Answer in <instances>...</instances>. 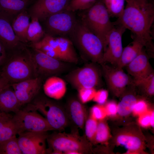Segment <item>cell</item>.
Here are the masks:
<instances>
[{
  "label": "cell",
  "mask_w": 154,
  "mask_h": 154,
  "mask_svg": "<svg viewBox=\"0 0 154 154\" xmlns=\"http://www.w3.org/2000/svg\"><path fill=\"white\" fill-rule=\"evenodd\" d=\"M133 83L135 86L139 87L147 96H151L154 95V72L144 78L137 80H133Z\"/></svg>",
  "instance_id": "d6a6232c"
},
{
  "label": "cell",
  "mask_w": 154,
  "mask_h": 154,
  "mask_svg": "<svg viewBox=\"0 0 154 154\" xmlns=\"http://www.w3.org/2000/svg\"><path fill=\"white\" fill-rule=\"evenodd\" d=\"M111 17L118 18L125 9V0H103Z\"/></svg>",
  "instance_id": "4dcf8cb0"
},
{
  "label": "cell",
  "mask_w": 154,
  "mask_h": 154,
  "mask_svg": "<svg viewBox=\"0 0 154 154\" xmlns=\"http://www.w3.org/2000/svg\"><path fill=\"white\" fill-rule=\"evenodd\" d=\"M99 0H71L66 9L74 12L85 10L92 6Z\"/></svg>",
  "instance_id": "e575fe53"
},
{
  "label": "cell",
  "mask_w": 154,
  "mask_h": 154,
  "mask_svg": "<svg viewBox=\"0 0 154 154\" xmlns=\"http://www.w3.org/2000/svg\"><path fill=\"white\" fill-rule=\"evenodd\" d=\"M9 84L2 77L0 72V90Z\"/></svg>",
  "instance_id": "7bdbcfd3"
},
{
  "label": "cell",
  "mask_w": 154,
  "mask_h": 154,
  "mask_svg": "<svg viewBox=\"0 0 154 154\" xmlns=\"http://www.w3.org/2000/svg\"><path fill=\"white\" fill-rule=\"evenodd\" d=\"M30 46L32 48L38 50L48 56L60 60L58 50V42L56 37L45 34L41 40L37 42L31 43Z\"/></svg>",
  "instance_id": "d4e9b609"
},
{
  "label": "cell",
  "mask_w": 154,
  "mask_h": 154,
  "mask_svg": "<svg viewBox=\"0 0 154 154\" xmlns=\"http://www.w3.org/2000/svg\"><path fill=\"white\" fill-rule=\"evenodd\" d=\"M7 51L0 42V66L5 63L7 57Z\"/></svg>",
  "instance_id": "b9f144b4"
},
{
  "label": "cell",
  "mask_w": 154,
  "mask_h": 154,
  "mask_svg": "<svg viewBox=\"0 0 154 154\" xmlns=\"http://www.w3.org/2000/svg\"><path fill=\"white\" fill-rule=\"evenodd\" d=\"M90 115L98 121L105 119L107 115L104 105L94 106L91 109Z\"/></svg>",
  "instance_id": "74e56055"
},
{
  "label": "cell",
  "mask_w": 154,
  "mask_h": 154,
  "mask_svg": "<svg viewBox=\"0 0 154 154\" xmlns=\"http://www.w3.org/2000/svg\"><path fill=\"white\" fill-rule=\"evenodd\" d=\"M7 60L1 73L9 84L33 78L36 74L31 52L25 47L14 52Z\"/></svg>",
  "instance_id": "7a4b0ae2"
},
{
  "label": "cell",
  "mask_w": 154,
  "mask_h": 154,
  "mask_svg": "<svg viewBox=\"0 0 154 154\" xmlns=\"http://www.w3.org/2000/svg\"><path fill=\"white\" fill-rule=\"evenodd\" d=\"M81 21L102 41L104 51L107 46V38L114 25L103 0H99L89 9L84 10Z\"/></svg>",
  "instance_id": "3957f363"
},
{
  "label": "cell",
  "mask_w": 154,
  "mask_h": 154,
  "mask_svg": "<svg viewBox=\"0 0 154 154\" xmlns=\"http://www.w3.org/2000/svg\"><path fill=\"white\" fill-rule=\"evenodd\" d=\"M126 4L121 15L116 21L132 33L133 38L142 43L150 57L153 56L154 46L152 28L154 7L148 0H125Z\"/></svg>",
  "instance_id": "6da1fadb"
},
{
  "label": "cell",
  "mask_w": 154,
  "mask_h": 154,
  "mask_svg": "<svg viewBox=\"0 0 154 154\" xmlns=\"http://www.w3.org/2000/svg\"><path fill=\"white\" fill-rule=\"evenodd\" d=\"M149 57L144 48L125 66L128 73L133 77V80L146 78L154 72L149 62Z\"/></svg>",
  "instance_id": "e0dca14e"
},
{
  "label": "cell",
  "mask_w": 154,
  "mask_h": 154,
  "mask_svg": "<svg viewBox=\"0 0 154 154\" xmlns=\"http://www.w3.org/2000/svg\"><path fill=\"white\" fill-rule=\"evenodd\" d=\"M0 42L7 51L14 52L25 47L16 35L11 24L7 19L0 16Z\"/></svg>",
  "instance_id": "ac0fdd59"
},
{
  "label": "cell",
  "mask_w": 154,
  "mask_h": 154,
  "mask_svg": "<svg viewBox=\"0 0 154 154\" xmlns=\"http://www.w3.org/2000/svg\"><path fill=\"white\" fill-rule=\"evenodd\" d=\"M31 53L36 75L53 76L65 71L68 66L65 62L48 56L41 51L33 48Z\"/></svg>",
  "instance_id": "7c38bea8"
},
{
  "label": "cell",
  "mask_w": 154,
  "mask_h": 154,
  "mask_svg": "<svg viewBox=\"0 0 154 154\" xmlns=\"http://www.w3.org/2000/svg\"><path fill=\"white\" fill-rule=\"evenodd\" d=\"M121 98L117 104V113L119 116L125 117L132 113L134 106L139 98L134 91L126 92L121 96Z\"/></svg>",
  "instance_id": "4316f807"
},
{
  "label": "cell",
  "mask_w": 154,
  "mask_h": 154,
  "mask_svg": "<svg viewBox=\"0 0 154 154\" xmlns=\"http://www.w3.org/2000/svg\"><path fill=\"white\" fill-rule=\"evenodd\" d=\"M0 154H22L16 136L0 142Z\"/></svg>",
  "instance_id": "1f68e13d"
},
{
  "label": "cell",
  "mask_w": 154,
  "mask_h": 154,
  "mask_svg": "<svg viewBox=\"0 0 154 154\" xmlns=\"http://www.w3.org/2000/svg\"><path fill=\"white\" fill-rule=\"evenodd\" d=\"M12 120L17 134L27 132H47L54 130L44 117L28 105L15 113Z\"/></svg>",
  "instance_id": "52a82bcc"
},
{
  "label": "cell",
  "mask_w": 154,
  "mask_h": 154,
  "mask_svg": "<svg viewBox=\"0 0 154 154\" xmlns=\"http://www.w3.org/2000/svg\"><path fill=\"white\" fill-rule=\"evenodd\" d=\"M107 117H114L117 115V104L114 101H110L104 105Z\"/></svg>",
  "instance_id": "60d3db41"
},
{
  "label": "cell",
  "mask_w": 154,
  "mask_h": 154,
  "mask_svg": "<svg viewBox=\"0 0 154 154\" xmlns=\"http://www.w3.org/2000/svg\"><path fill=\"white\" fill-rule=\"evenodd\" d=\"M149 109L147 102L144 99L139 98L134 106L132 113L135 116L138 117L147 112Z\"/></svg>",
  "instance_id": "f35d334b"
},
{
  "label": "cell",
  "mask_w": 154,
  "mask_h": 154,
  "mask_svg": "<svg viewBox=\"0 0 154 154\" xmlns=\"http://www.w3.org/2000/svg\"><path fill=\"white\" fill-rule=\"evenodd\" d=\"M137 122L139 125L144 128L150 127H154V112L149 110L147 112L138 117Z\"/></svg>",
  "instance_id": "d590c367"
},
{
  "label": "cell",
  "mask_w": 154,
  "mask_h": 154,
  "mask_svg": "<svg viewBox=\"0 0 154 154\" xmlns=\"http://www.w3.org/2000/svg\"></svg>",
  "instance_id": "bcb514c9"
},
{
  "label": "cell",
  "mask_w": 154,
  "mask_h": 154,
  "mask_svg": "<svg viewBox=\"0 0 154 154\" xmlns=\"http://www.w3.org/2000/svg\"><path fill=\"white\" fill-rule=\"evenodd\" d=\"M74 12L65 9L47 18L42 22L45 34L54 37L70 36L78 21Z\"/></svg>",
  "instance_id": "9c48e42d"
},
{
  "label": "cell",
  "mask_w": 154,
  "mask_h": 154,
  "mask_svg": "<svg viewBox=\"0 0 154 154\" xmlns=\"http://www.w3.org/2000/svg\"><path fill=\"white\" fill-rule=\"evenodd\" d=\"M28 29L27 39L28 42H37L41 40L45 33L40 22L37 18H31Z\"/></svg>",
  "instance_id": "f1b7e54d"
},
{
  "label": "cell",
  "mask_w": 154,
  "mask_h": 154,
  "mask_svg": "<svg viewBox=\"0 0 154 154\" xmlns=\"http://www.w3.org/2000/svg\"><path fill=\"white\" fill-rule=\"evenodd\" d=\"M47 132H27L19 133V145L23 154L46 153Z\"/></svg>",
  "instance_id": "5bb4252c"
},
{
  "label": "cell",
  "mask_w": 154,
  "mask_h": 154,
  "mask_svg": "<svg viewBox=\"0 0 154 154\" xmlns=\"http://www.w3.org/2000/svg\"><path fill=\"white\" fill-rule=\"evenodd\" d=\"M63 154H80L78 151H70L64 152Z\"/></svg>",
  "instance_id": "ee69618b"
},
{
  "label": "cell",
  "mask_w": 154,
  "mask_h": 154,
  "mask_svg": "<svg viewBox=\"0 0 154 154\" xmlns=\"http://www.w3.org/2000/svg\"><path fill=\"white\" fill-rule=\"evenodd\" d=\"M144 48L145 46L142 43L133 39L132 42L123 48L120 59L116 66L122 68L136 57Z\"/></svg>",
  "instance_id": "484cf974"
},
{
  "label": "cell",
  "mask_w": 154,
  "mask_h": 154,
  "mask_svg": "<svg viewBox=\"0 0 154 154\" xmlns=\"http://www.w3.org/2000/svg\"><path fill=\"white\" fill-rule=\"evenodd\" d=\"M28 105L41 113L54 130L61 131L68 125L69 120L66 110L57 102L42 97Z\"/></svg>",
  "instance_id": "8992f818"
},
{
  "label": "cell",
  "mask_w": 154,
  "mask_h": 154,
  "mask_svg": "<svg viewBox=\"0 0 154 154\" xmlns=\"http://www.w3.org/2000/svg\"><path fill=\"white\" fill-rule=\"evenodd\" d=\"M100 64L108 88L114 95L121 96L126 91L127 86L133 83V80L122 68L114 65L110 66L106 63Z\"/></svg>",
  "instance_id": "8fae6325"
},
{
  "label": "cell",
  "mask_w": 154,
  "mask_h": 154,
  "mask_svg": "<svg viewBox=\"0 0 154 154\" xmlns=\"http://www.w3.org/2000/svg\"><path fill=\"white\" fill-rule=\"evenodd\" d=\"M81 52L94 63L101 64L104 52L100 39L92 33L82 21H77L70 36Z\"/></svg>",
  "instance_id": "277c9868"
},
{
  "label": "cell",
  "mask_w": 154,
  "mask_h": 154,
  "mask_svg": "<svg viewBox=\"0 0 154 154\" xmlns=\"http://www.w3.org/2000/svg\"><path fill=\"white\" fill-rule=\"evenodd\" d=\"M41 86V78L36 77L12 84L11 86L22 106L31 102L38 94Z\"/></svg>",
  "instance_id": "2e32d148"
},
{
  "label": "cell",
  "mask_w": 154,
  "mask_h": 154,
  "mask_svg": "<svg viewBox=\"0 0 154 154\" xmlns=\"http://www.w3.org/2000/svg\"><path fill=\"white\" fill-rule=\"evenodd\" d=\"M94 63L87 64L71 71L65 76L66 80L77 90L83 88H95L100 84L101 73Z\"/></svg>",
  "instance_id": "30bf717a"
},
{
  "label": "cell",
  "mask_w": 154,
  "mask_h": 154,
  "mask_svg": "<svg viewBox=\"0 0 154 154\" xmlns=\"http://www.w3.org/2000/svg\"><path fill=\"white\" fill-rule=\"evenodd\" d=\"M115 143L127 149V153H143L145 147V138L139 127L131 123L117 130L113 137Z\"/></svg>",
  "instance_id": "ba28073f"
},
{
  "label": "cell",
  "mask_w": 154,
  "mask_h": 154,
  "mask_svg": "<svg viewBox=\"0 0 154 154\" xmlns=\"http://www.w3.org/2000/svg\"><path fill=\"white\" fill-rule=\"evenodd\" d=\"M45 94L48 97L55 100L61 99L66 91L65 81L58 77L53 76L48 78L43 86Z\"/></svg>",
  "instance_id": "7402d4cb"
},
{
  "label": "cell",
  "mask_w": 154,
  "mask_h": 154,
  "mask_svg": "<svg viewBox=\"0 0 154 154\" xmlns=\"http://www.w3.org/2000/svg\"><path fill=\"white\" fill-rule=\"evenodd\" d=\"M114 23V26L107 37V46L103 54L101 64L108 62L116 66L122 52V37L126 29L115 22Z\"/></svg>",
  "instance_id": "4fadbf2b"
},
{
  "label": "cell",
  "mask_w": 154,
  "mask_h": 154,
  "mask_svg": "<svg viewBox=\"0 0 154 154\" xmlns=\"http://www.w3.org/2000/svg\"><path fill=\"white\" fill-rule=\"evenodd\" d=\"M108 95L107 90L100 89L96 91L92 100L98 104L104 105L107 102Z\"/></svg>",
  "instance_id": "ab89813d"
},
{
  "label": "cell",
  "mask_w": 154,
  "mask_h": 154,
  "mask_svg": "<svg viewBox=\"0 0 154 154\" xmlns=\"http://www.w3.org/2000/svg\"><path fill=\"white\" fill-rule=\"evenodd\" d=\"M30 18L31 17L27 9L20 13L13 20L11 24L16 36L25 44L28 42L27 33Z\"/></svg>",
  "instance_id": "cb8c5ba5"
},
{
  "label": "cell",
  "mask_w": 154,
  "mask_h": 154,
  "mask_svg": "<svg viewBox=\"0 0 154 154\" xmlns=\"http://www.w3.org/2000/svg\"><path fill=\"white\" fill-rule=\"evenodd\" d=\"M71 0H37L29 8L31 18L42 22L49 16L66 9Z\"/></svg>",
  "instance_id": "9a60e30c"
},
{
  "label": "cell",
  "mask_w": 154,
  "mask_h": 154,
  "mask_svg": "<svg viewBox=\"0 0 154 154\" xmlns=\"http://www.w3.org/2000/svg\"><path fill=\"white\" fill-rule=\"evenodd\" d=\"M98 122V121L90 115L87 118L85 123V137L92 144L94 143Z\"/></svg>",
  "instance_id": "836d02e7"
},
{
  "label": "cell",
  "mask_w": 154,
  "mask_h": 154,
  "mask_svg": "<svg viewBox=\"0 0 154 154\" xmlns=\"http://www.w3.org/2000/svg\"><path fill=\"white\" fill-rule=\"evenodd\" d=\"M10 86L9 85L0 90V112L15 113L22 106Z\"/></svg>",
  "instance_id": "44dd1931"
},
{
  "label": "cell",
  "mask_w": 154,
  "mask_h": 154,
  "mask_svg": "<svg viewBox=\"0 0 154 154\" xmlns=\"http://www.w3.org/2000/svg\"><path fill=\"white\" fill-rule=\"evenodd\" d=\"M31 0H0V16L11 24L21 12L27 9Z\"/></svg>",
  "instance_id": "d6986e66"
},
{
  "label": "cell",
  "mask_w": 154,
  "mask_h": 154,
  "mask_svg": "<svg viewBox=\"0 0 154 154\" xmlns=\"http://www.w3.org/2000/svg\"><path fill=\"white\" fill-rule=\"evenodd\" d=\"M66 112L69 120L80 129H83L88 117L86 109L84 104L78 100L70 99L68 102Z\"/></svg>",
  "instance_id": "ffe728a7"
},
{
  "label": "cell",
  "mask_w": 154,
  "mask_h": 154,
  "mask_svg": "<svg viewBox=\"0 0 154 154\" xmlns=\"http://www.w3.org/2000/svg\"><path fill=\"white\" fill-rule=\"evenodd\" d=\"M77 90L79 100L84 104L92 100L96 91L95 88H83Z\"/></svg>",
  "instance_id": "8d00e7d4"
},
{
  "label": "cell",
  "mask_w": 154,
  "mask_h": 154,
  "mask_svg": "<svg viewBox=\"0 0 154 154\" xmlns=\"http://www.w3.org/2000/svg\"><path fill=\"white\" fill-rule=\"evenodd\" d=\"M46 141L49 146L46 153L63 154L70 151H77L80 154L93 152L92 144L86 137L80 136L77 132L53 133L48 135Z\"/></svg>",
  "instance_id": "5b68a950"
},
{
  "label": "cell",
  "mask_w": 154,
  "mask_h": 154,
  "mask_svg": "<svg viewBox=\"0 0 154 154\" xmlns=\"http://www.w3.org/2000/svg\"><path fill=\"white\" fill-rule=\"evenodd\" d=\"M5 113L0 112V116L3 115Z\"/></svg>",
  "instance_id": "f6af8a7d"
},
{
  "label": "cell",
  "mask_w": 154,
  "mask_h": 154,
  "mask_svg": "<svg viewBox=\"0 0 154 154\" xmlns=\"http://www.w3.org/2000/svg\"><path fill=\"white\" fill-rule=\"evenodd\" d=\"M57 37L58 50L60 60L67 63H77L78 58L72 41L66 37Z\"/></svg>",
  "instance_id": "603a6c76"
},
{
  "label": "cell",
  "mask_w": 154,
  "mask_h": 154,
  "mask_svg": "<svg viewBox=\"0 0 154 154\" xmlns=\"http://www.w3.org/2000/svg\"><path fill=\"white\" fill-rule=\"evenodd\" d=\"M111 137L110 128L105 119L98 121L93 144L107 143Z\"/></svg>",
  "instance_id": "f546056e"
},
{
  "label": "cell",
  "mask_w": 154,
  "mask_h": 154,
  "mask_svg": "<svg viewBox=\"0 0 154 154\" xmlns=\"http://www.w3.org/2000/svg\"><path fill=\"white\" fill-rule=\"evenodd\" d=\"M11 116L5 113L0 116V142L16 136L17 133L13 122Z\"/></svg>",
  "instance_id": "83f0119b"
}]
</instances>
